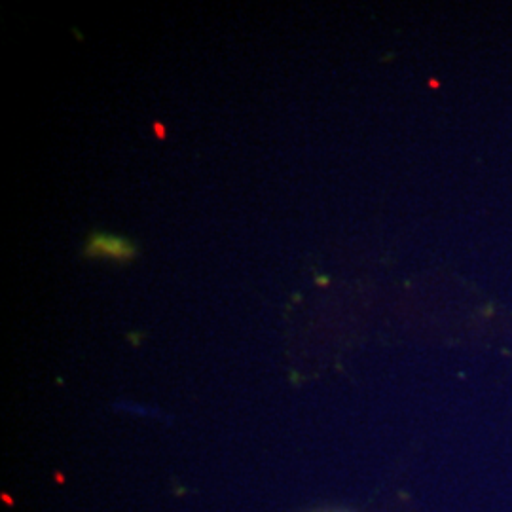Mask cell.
Returning <instances> with one entry per match:
<instances>
[{
    "instance_id": "6da1fadb",
    "label": "cell",
    "mask_w": 512,
    "mask_h": 512,
    "mask_svg": "<svg viewBox=\"0 0 512 512\" xmlns=\"http://www.w3.org/2000/svg\"><path fill=\"white\" fill-rule=\"evenodd\" d=\"M139 255V249L135 243L122 236L114 234H92L86 245H84V256L88 258H107L114 262H131L135 256Z\"/></svg>"
}]
</instances>
